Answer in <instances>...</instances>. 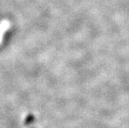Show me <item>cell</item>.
<instances>
[{"label":"cell","mask_w":129,"mask_h":128,"mask_svg":"<svg viewBox=\"0 0 129 128\" xmlns=\"http://www.w3.org/2000/svg\"><path fill=\"white\" fill-rule=\"evenodd\" d=\"M8 28H9V23L7 21L4 20L0 23V43L2 42L3 36H4V33L6 32Z\"/></svg>","instance_id":"cell-1"}]
</instances>
